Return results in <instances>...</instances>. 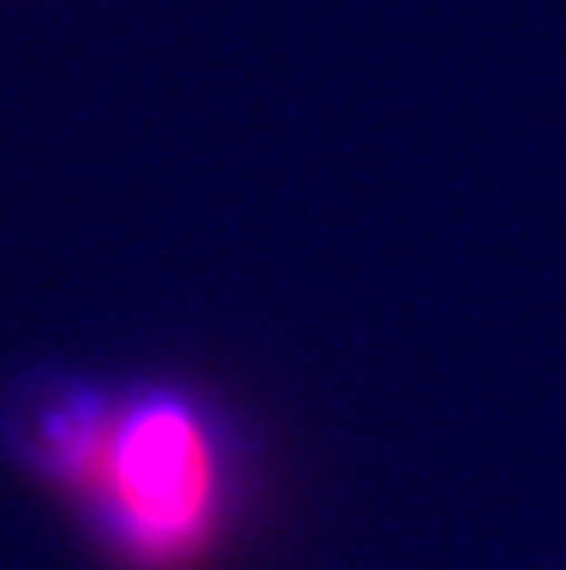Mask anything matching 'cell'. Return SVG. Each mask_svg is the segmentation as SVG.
Wrapping results in <instances>:
<instances>
[{
  "mask_svg": "<svg viewBox=\"0 0 566 570\" xmlns=\"http://www.w3.org/2000/svg\"><path fill=\"white\" fill-rule=\"evenodd\" d=\"M98 490L147 561L187 557L214 512V454L196 414L174 396L134 405L111 428Z\"/></svg>",
  "mask_w": 566,
  "mask_h": 570,
  "instance_id": "1",
  "label": "cell"
}]
</instances>
